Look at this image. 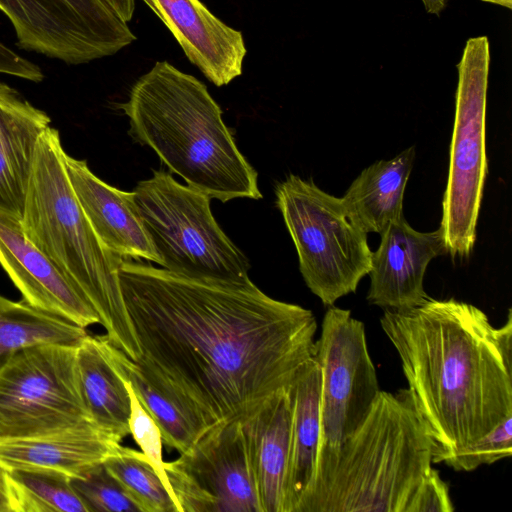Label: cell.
<instances>
[{
    "mask_svg": "<svg viewBox=\"0 0 512 512\" xmlns=\"http://www.w3.org/2000/svg\"><path fill=\"white\" fill-rule=\"evenodd\" d=\"M118 279L139 373L199 438L243 420L313 358V312L276 300L251 280L183 277L123 258Z\"/></svg>",
    "mask_w": 512,
    "mask_h": 512,
    "instance_id": "1",
    "label": "cell"
},
{
    "mask_svg": "<svg viewBox=\"0 0 512 512\" xmlns=\"http://www.w3.org/2000/svg\"><path fill=\"white\" fill-rule=\"evenodd\" d=\"M380 323L436 444L433 463L512 415L511 309L496 328L472 304L428 296L411 308L385 309Z\"/></svg>",
    "mask_w": 512,
    "mask_h": 512,
    "instance_id": "2",
    "label": "cell"
},
{
    "mask_svg": "<svg viewBox=\"0 0 512 512\" xmlns=\"http://www.w3.org/2000/svg\"><path fill=\"white\" fill-rule=\"evenodd\" d=\"M129 134L155 151L187 185L223 203L261 199L258 175L239 151L206 85L168 61H157L119 105Z\"/></svg>",
    "mask_w": 512,
    "mask_h": 512,
    "instance_id": "3",
    "label": "cell"
},
{
    "mask_svg": "<svg viewBox=\"0 0 512 512\" xmlns=\"http://www.w3.org/2000/svg\"><path fill=\"white\" fill-rule=\"evenodd\" d=\"M58 130L49 127L37 147L25 199L22 227L89 301L106 339L137 361V346L122 299L118 268L123 258L110 252L93 231L69 183Z\"/></svg>",
    "mask_w": 512,
    "mask_h": 512,
    "instance_id": "4",
    "label": "cell"
},
{
    "mask_svg": "<svg viewBox=\"0 0 512 512\" xmlns=\"http://www.w3.org/2000/svg\"><path fill=\"white\" fill-rule=\"evenodd\" d=\"M435 453L408 389L380 390L309 512H406Z\"/></svg>",
    "mask_w": 512,
    "mask_h": 512,
    "instance_id": "5",
    "label": "cell"
},
{
    "mask_svg": "<svg viewBox=\"0 0 512 512\" xmlns=\"http://www.w3.org/2000/svg\"><path fill=\"white\" fill-rule=\"evenodd\" d=\"M133 197L165 270L199 280H250L249 260L216 222L209 196L159 170L138 182Z\"/></svg>",
    "mask_w": 512,
    "mask_h": 512,
    "instance_id": "6",
    "label": "cell"
},
{
    "mask_svg": "<svg viewBox=\"0 0 512 512\" xmlns=\"http://www.w3.org/2000/svg\"><path fill=\"white\" fill-rule=\"evenodd\" d=\"M275 193L310 291L325 306L355 292L370 271L372 251L341 198L294 174L279 182Z\"/></svg>",
    "mask_w": 512,
    "mask_h": 512,
    "instance_id": "7",
    "label": "cell"
},
{
    "mask_svg": "<svg viewBox=\"0 0 512 512\" xmlns=\"http://www.w3.org/2000/svg\"><path fill=\"white\" fill-rule=\"evenodd\" d=\"M314 358L321 369V436L312 488L298 512H309L333 474L343 443L357 430L380 389L363 322L350 310L330 306Z\"/></svg>",
    "mask_w": 512,
    "mask_h": 512,
    "instance_id": "8",
    "label": "cell"
},
{
    "mask_svg": "<svg viewBox=\"0 0 512 512\" xmlns=\"http://www.w3.org/2000/svg\"><path fill=\"white\" fill-rule=\"evenodd\" d=\"M490 64L486 36L469 38L457 65L458 84L440 228L452 258L470 254L488 171L486 104Z\"/></svg>",
    "mask_w": 512,
    "mask_h": 512,
    "instance_id": "9",
    "label": "cell"
},
{
    "mask_svg": "<svg viewBox=\"0 0 512 512\" xmlns=\"http://www.w3.org/2000/svg\"><path fill=\"white\" fill-rule=\"evenodd\" d=\"M76 347L31 346L0 364V440L95 425L79 387Z\"/></svg>",
    "mask_w": 512,
    "mask_h": 512,
    "instance_id": "10",
    "label": "cell"
},
{
    "mask_svg": "<svg viewBox=\"0 0 512 512\" xmlns=\"http://www.w3.org/2000/svg\"><path fill=\"white\" fill-rule=\"evenodd\" d=\"M0 10L21 49L68 65L112 56L136 40L103 0H0Z\"/></svg>",
    "mask_w": 512,
    "mask_h": 512,
    "instance_id": "11",
    "label": "cell"
},
{
    "mask_svg": "<svg viewBox=\"0 0 512 512\" xmlns=\"http://www.w3.org/2000/svg\"><path fill=\"white\" fill-rule=\"evenodd\" d=\"M164 470L178 512H262L241 420L207 431Z\"/></svg>",
    "mask_w": 512,
    "mask_h": 512,
    "instance_id": "12",
    "label": "cell"
},
{
    "mask_svg": "<svg viewBox=\"0 0 512 512\" xmlns=\"http://www.w3.org/2000/svg\"><path fill=\"white\" fill-rule=\"evenodd\" d=\"M0 265L31 306L80 327L100 318L77 287L25 235L21 219L0 211Z\"/></svg>",
    "mask_w": 512,
    "mask_h": 512,
    "instance_id": "13",
    "label": "cell"
},
{
    "mask_svg": "<svg viewBox=\"0 0 512 512\" xmlns=\"http://www.w3.org/2000/svg\"><path fill=\"white\" fill-rule=\"evenodd\" d=\"M380 236V245L372 252L368 273V302L391 310L421 304L428 297L423 281L429 262L447 254L441 228L419 232L401 215Z\"/></svg>",
    "mask_w": 512,
    "mask_h": 512,
    "instance_id": "14",
    "label": "cell"
},
{
    "mask_svg": "<svg viewBox=\"0 0 512 512\" xmlns=\"http://www.w3.org/2000/svg\"><path fill=\"white\" fill-rule=\"evenodd\" d=\"M172 33L186 57L217 87L242 74L247 53L243 34L200 0H143Z\"/></svg>",
    "mask_w": 512,
    "mask_h": 512,
    "instance_id": "15",
    "label": "cell"
},
{
    "mask_svg": "<svg viewBox=\"0 0 512 512\" xmlns=\"http://www.w3.org/2000/svg\"><path fill=\"white\" fill-rule=\"evenodd\" d=\"M69 183L85 217L101 243L121 258L159 257L139 217L133 192L112 187L95 176L85 160L64 155Z\"/></svg>",
    "mask_w": 512,
    "mask_h": 512,
    "instance_id": "16",
    "label": "cell"
},
{
    "mask_svg": "<svg viewBox=\"0 0 512 512\" xmlns=\"http://www.w3.org/2000/svg\"><path fill=\"white\" fill-rule=\"evenodd\" d=\"M48 114L0 81V211L22 219L38 144Z\"/></svg>",
    "mask_w": 512,
    "mask_h": 512,
    "instance_id": "17",
    "label": "cell"
},
{
    "mask_svg": "<svg viewBox=\"0 0 512 512\" xmlns=\"http://www.w3.org/2000/svg\"><path fill=\"white\" fill-rule=\"evenodd\" d=\"M121 443L93 424L0 440V467L44 470L78 478L103 463Z\"/></svg>",
    "mask_w": 512,
    "mask_h": 512,
    "instance_id": "18",
    "label": "cell"
},
{
    "mask_svg": "<svg viewBox=\"0 0 512 512\" xmlns=\"http://www.w3.org/2000/svg\"><path fill=\"white\" fill-rule=\"evenodd\" d=\"M291 415L286 387L241 420L262 512H283Z\"/></svg>",
    "mask_w": 512,
    "mask_h": 512,
    "instance_id": "19",
    "label": "cell"
},
{
    "mask_svg": "<svg viewBox=\"0 0 512 512\" xmlns=\"http://www.w3.org/2000/svg\"><path fill=\"white\" fill-rule=\"evenodd\" d=\"M287 389L292 415L283 512H298L314 482L321 436V369L314 356L299 368Z\"/></svg>",
    "mask_w": 512,
    "mask_h": 512,
    "instance_id": "20",
    "label": "cell"
},
{
    "mask_svg": "<svg viewBox=\"0 0 512 512\" xmlns=\"http://www.w3.org/2000/svg\"><path fill=\"white\" fill-rule=\"evenodd\" d=\"M104 335L87 336L76 347L81 395L92 422L121 443L130 434V396Z\"/></svg>",
    "mask_w": 512,
    "mask_h": 512,
    "instance_id": "21",
    "label": "cell"
},
{
    "mask_svg": "<svg viewBox=\"0 0 512 512\" xmlns=\"http://www.w3.org/2000/svg\"><path fill=\"white\" fill-rule=\"evenodd\" d=\"M415 160L410 147L365 168L341 197L348 218L365 233L381 234L403 215V196Z\"/></svg>",
    "mask_w": 512,
    "mask_h": 512,
    "instance_id": "22",
    "label": "cell"
},
{
    "mask_svg": "<svg viewBox=\"0 0 512 512\" xmlns=\"http://www.w3.org/2000/svg\"><path fill=\"white\" fill-rule=\"evenodd\" d=\"M86 328L37 309L26 301L0 295V364L15 352L36 345L78 346Z\"/></svg>",
    "mask_w": 512,
    "mask_h": 512,
    "instance_id": "23",
    "label": "cell"
},
{
    "mask_svg": "<svg viewBox=\"0 0 512 512\" xmlns=\"http://www.w3.org/2000/svg\"><path fill=\"white\" fill-rule=\"evenodd\" d=\"M12 512H88L70 477L44 470H6Z\"/></svg>",
    "mask_w": 512,
    "mask_h": 512,
    "instance_id": "24",
    "label": "cell"
},
{
    "mask_svg": "<svg viewBox=\"0 0 512 512\" xmlns=\"http://www.w3.org/2000/svg\"><path fill=\"white\" fill-rule=\"evenodd\" d=\"M108 348L117 370L130 382L139 402L159 427L163 443L179 453L186 451L199 438L196 430L180 410L139 373L125 353L110 342Z\"/></svg>",
    "mask_w": 512,
    "mask_h": 512,
    "instance_id": "25",
    "label": "cell"
},
{
    "mask_svg": "<svg viewBox=\"0 0 512 512\" xmlns=\"http://www.w3.org/2000/svg\"><path fill=\"white\" fill-rule=\"evenodd\" d=\"M104 466L143 512H178L175 501L141 451L120 444Z\"/></svg>",
    "mask_w": 512,
    "mask_h": 512,
    "instance_id": "26",
    "label": "cell"
},
{
    "mask_svg": "<svg viewBox=\"0 0 512 512\" xmlns=\"http://www.w3.org/2000/svg\"><path fill=\"white\" fill-rule=\"evenodd\" d=\"M88 512H143L140 505L104 466L95 465L84 475L70 479Z\"/></svg>",
    "mask_w": 512,
    "mask_h": 512,
    "instance_id": "27",
    "label": "cell"
},
{
    "mask_svg": "<svg viewBox=\"0 0 512 512\" xmlns=\"http://www.w3.org/2000/svg\"><path fill=\"white\" fill-rule=\"evenodd\" d=\"M512 455V415L474 442L453 452L442 462L456 471H472Z\"/></svg>",
    "mask_w": 512,
    "mask_h": 512,
    "instance_id": "28",
    "label": "cell"
},
{
    "mask_svg": "<svg viewBox=\"0 0 512 512\" xmlns=\"http://www.w3.org/2000/svg\"><path fill=\"white\" fill-rule=\"evenodd\" d=\"M124 380L130 396V434L133 436L136 444L140 447L141 452L148 458L153 469L174 500L173 492L164 470L162 455L163 441L160 429L139 402L130 382L126 379Z\"/></svg>",
    "mask_w": 512,
    "mask_h": 512,
    "instance_id": "29",
    "label": "cell"
},
{
    "mask_svg": "<svg viewBox=\"0 0 512 512\" xmlns=\"http://www.w3.org/2000/svg\"><path fill=\"white\" fill-rule=\"evenodd\" d=\"M449 487L439 472L431 467L415 490L406 512H452Z\"/></svg>",
    "mask_w": 512,
    "mask_h": 512,
    "instance_id": "30",
    "label": "cell"
},
{
    "mask_svg": "<svg viewBox=\"0 0 512 512\" xmlns=\"http://www.w3.org/2000/svg\"><path fill=\"white\" fill-rule=\"evenodd\" d=\"M0 74L39 83L44 79L42 69L0 42Z\"/></svg>",
    "mask_w": 512,
    "mask_h": 512,
    "instance_id": "31",
    "label": "cell"
},
{
    "mask_svg": "<svg viewBox=\"0 0 512 512\" xmlns=\"http://www.w3.org/2000/svg\"><path fill=\"white\" fill-rule=\"evenodd\" d=\"M121 19L129 22L134 14L135 0H103Z\"/></svg>",
    "mask_w": 512,
    "mask_h": 512,
    "instance_id": "32",
    "label": "cell"
},
{
    "mask_svg": "<svg viewBox=\"0 0 512 512\" xmlns=\"http://www.w3.org/2000/svg\"><path fill=\"white\" fill-rule=\"evenodd\" d=\"M0 512H12L6 470L0 467Z\"/></svg>",
    "mask_w": 512,
    "mask_h": 512,
    "instance_id": "33",
    "label": "cell"
},
{
    "mask_svg": "<svg viewBox=\"0 0 512 512\" xmlns=\"http://www.w3.org/2000/svg\"><path fill=\"white\" fill-rule=\"evenodd\" d=\"M422 3L428 13L439 15L445 9L447 0H422Z\"/></svg>",
    "mask_w": 512,
    "mask_h": 512,
    "instance_id": "34",
    "label": "cell"
},
{
    "mask_svg": "<svg viewBox=\"0 0 512 512\" xmlns=\"http://www.w3.org/2000/svg\"><path fill=\"white\" fill-rule=\"evenodd\" d=\"M483 2L491 3L494 5L502 6L507 9H512V0H481Z\"/></svg>",
    "mask_w": 512,
    "mask_h": 512,
    "instance_id": "35",
    "label": "cell"
}]
</instances>
